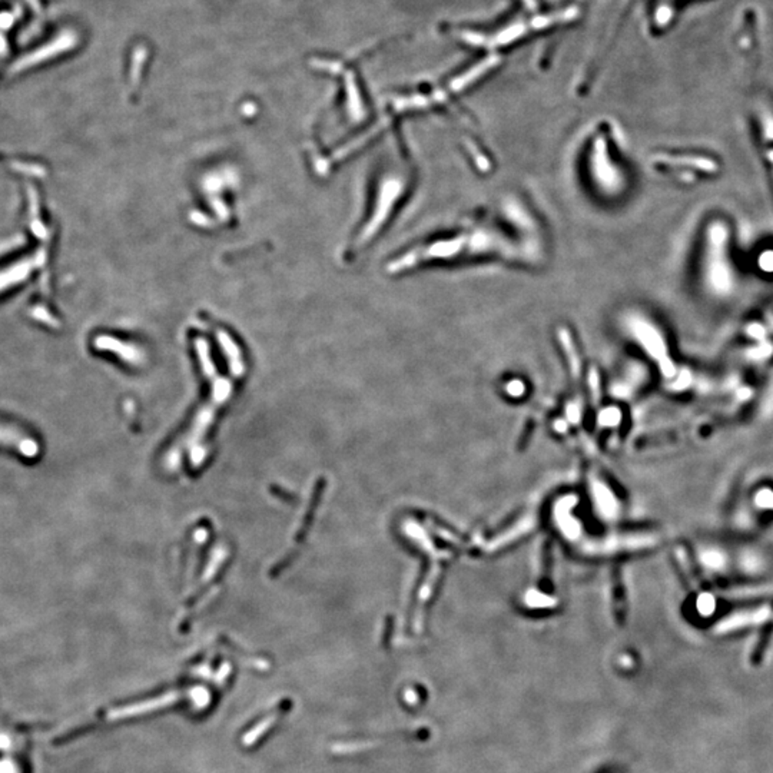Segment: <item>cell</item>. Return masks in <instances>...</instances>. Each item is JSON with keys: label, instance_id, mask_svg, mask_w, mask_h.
<instances>
[]
</instances>
